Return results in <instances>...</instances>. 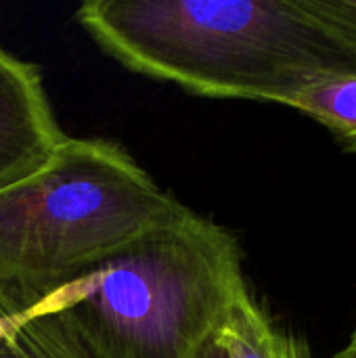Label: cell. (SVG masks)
<instances>
[{
	"mask_svg": "<svg viewBox=\"0 0 356 358\" xmlns=\"http://www.w3.org/2000/svg\"><path fill=\"white\" fill-rule=\"evenodd\" d=\"M218 342L229 358H313L308 344L275 325L250 292L231 308Z\"/></svg>",
	"mask_w": 356,
	"mask_h": 358,
	"instance_id": "8992f818",
	"label": "cell"
},
{
	"mask_svg": "<svg viewBox=\"0 0 356 358\" xmlns=\"http://www.w3.org/2000/svg\"><path fill=\"white\" fill-rule=\"evenodd\" d=\"M287 107L323 124L346 153H356V73L319 80L296 92Z\"/></svg>",
	"mask_w": 356,
	"mask_h": 358,
	"instance_id": "52a82bcc",
	"label": "cell"
},
{
	"mask_svg": "<svg viewBox=\"0 0 356 358\" xmlns=\"http://www.w3.org/2000/svg\"><path fill=\"white\" fill-rule=\"evenodd\" d=\"M0 358H86L55 315L0 292Z\"/></svg>",
	"mask_w": 356,
	"mask_h": 358,
	"instance_id": "5b68a950",
	"label": "cell"
},
{
	"mask_svg": "<svg viewBox=\"0 0 356 358\" xmlns=\"http://www.w3.org/2000/svg\"><path fill=\"white\" fill-rule=\"evenodd\" d=\"M65 138L40 69L0 48V193L40 172Z\"/></svg>",
	"mask_w": 356,
	"mask_h": 358,
	"instance_id": "277c9868",
	"label": "cell"
},
{
	"mask_svg": "<svg viewBox=\"0 0 356 358\" xmlns=\"http://www.w3.org/2000/svg\"><path fill=\"white\" fill-rule=\"evenodd\" d=\"M336 358H356V325L353 334H350V338H348V342H346V346L336 355Z\"/></svg>",
	"mask_w": 356,
	"mask_h": 358,
	"instance_id": "30bf717a",
	"label": "cell"
},
{
	"mask_svg": "<svg viewBox=\"0 0 356 358\" xmlns=\"http://www.w3.org/2000/svg\"><path fill=\"white\" fill-rule=\"evenodd\" d=\"M193 358H229V355H227V350L222 348V344L218 342V334H216V336H212L210 340H206V342L197 348V352H195V357Z\"/></svg>",
	"mask_w": 356,
	"mask_h": 358,
	"instance_id": "9c48e42d",
	"label": "cell"
},
{
	"mask_svg": "<svg viewBox=\"0 0 356 358\" xmlns=\"http://www.w3.org/2000/svg\"><path fill=\"white\" fill-rule=\"evenodd\" d=\"M78 23L130 71L210 99L287 105L302 88L356 73L304 0H88Z\"/></svg>",
	"mask_w": 356,
	"mask_h": 358,
	"instance_id": "6da1fadb",
	"label": "cell"
},
{
	"mask_svg": "<svg viewBox=\"0 0 356 358\" xmlns=\"http://www.w3.org/2000/svg\"><path fill=\"white\" fill-rule=\"evenodd\" d=\"M306 10L356 55V0H304Z\"/></svg>",
	"mask_w": 356,
	"mask_h": 358,
	"instance_id": "ba28073f",
	"label": "cell"
},
{
	"mask_svg": "<svg viewBox=\"0 0 356 358\" xmlns=\"http://www.w3.org/2000/svg\"><path fill=\"white\" fill-rule=\"evenodd\" d=\"M248 292L237 239L189 210L36 306L86 358H193Z\"/></svg>",
	"mask_w": 356,
	"mask_h": 358,
	"instance_id": "7a4b0ae2",
	"label": "cell"
},
{
	"mask_svg": "<svg viewBox=\"0 0 356 358\" xmlns=\"http://www.w3.org/2000/svg\"><path fill=\"white\" fill-rule=\"evenodd\" d=\"M189 210L118 143L67 136L40 172L0 193V292L31 308Z\"/></svg>",
	"mask_w": 356,
	"mask_h": 358,
	"instance_id": "3957f363",
	"label": "cell"
}]
</instances>
